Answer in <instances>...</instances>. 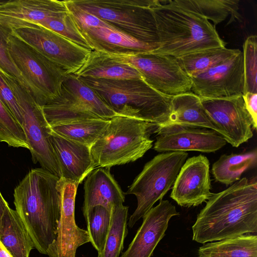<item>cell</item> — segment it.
<instances>
[{
  "label": "cell",
  "instance_id": "cell-1",
  "mask_svg": "<svg viewBox=\"0 0 257 257\" xmlns=\"http://www.w3.org/2000/svg\"><path fill=\"white\" fill-rule=\"evenodd\" d=\"M192 226L198 243L219 241L257 231V183L243 177L212 193Z\"/></svg>",
  "mask_w": 257,
  "mask_h": 257
},
{
  "label": "cell",
  "instance_id": "cell-2",
  "mask_svg": "<svg viewBox=\"0 0 257 257\" xmlns=\"http://www.w3.org/2000/svg\"><path fill=\"white\" fill-rule=\"evenodd\" d=\"M60 178L43 168L30 170L14 190L16 211L39 252L55 241L60 216Z\"/></svg>",
  "mask_w": 257,
  "mask_h": 257
},
{
  "label": "cell",
  "instance_id": "cell-3",
  "mask_svg": "<svg viewBox=\"0 0 257 257\" xmlns=\"http://www.w3.org/2000/svg\"><path fill=\"white\" fill-rule=\"evenodd\" d=\"M158 47L153 52L179 57L211 48L225 47L215 26L202 15L181 7L173 1L152 7Z\"/></svg>",
  "mask_w": 257,
  "mask_h": 257
},
{
  "label": "cell",
  "instance_id": "cell-4",
  "mask_svg": "<svg viewBox=\"0 0 257 257\" xmlns=\"http://www.w3.org/2000/svg\"><path fill=\"white\" fill-rule=\"evenodd\" d=\"M78 77L116 115L150 122L157 127L168 123L172 97L158 92L143 79Z\"/></svg>",
  "mask_w": 257,
  "mask_h": 257
},
{
  "label": "cell",
  "instance_id": "cell-5",
  "mask_svg": "<svg viewBox=\"0 0 257 257\" xmlns=\"http://www.w3.org/2000/svg\"><path fill=\"white\" fill-rule=\"evenodd\" d=\"M157 126L146 121L116 115L90 147L97 167L110 168L134 162L153 147L151 134Z\"/></svg>",
  "mask_w": 257,
  "mask_h": 257
},
{
  "label": "cell",
  "instance_id": "cell-6",
  "mask_svg": "<svg viewBox=\"0 0 257 257\" xmlns=\"http://www.w3.org/2000/svg\"><path fill=\"white\" fill-rule=\"evenodd\" d=\"M120 32L158 47V38L152 7L156 0H71Z\"/></svg>",
  "mask_w": 257,
  "mask_h": 257
},
{
  "label": "cell",
  "instance_id": "cell-7",
  "mask_svg": "<svg viewBox=\"0 0 257 257\" xmlns=\"http://www.w3.org/2000/svg\"><path fill=\"white\" fill-rule=\"evenodd\" d=\"M7 45L12 61L36 102L43 106L57 98L67 72L11 33Z\"/></svg>",
  "mask_w": 257,
  "mask_h": 257
},
{
  "label": "cell",
  "instance_id": "cell-8",
  "mask_svg": "<svg viewBox=\"0 0 257 257\" xmlns=\"http://www.w3.org/2000/svg\"><path fill=\"white\" fill-rule=\"evenodd\" d=\"M188 156L185 152L162 153L145 165L126 193L134 195L137 200V208L128 221L129 227H133L172 188Z\"/></svg>",
  "mask_w": 257,
  "mask_h": 257
},
{
  "label": "cell",
  "instance_id": "cell-9",
  "mask_svg": "<svg viewBox=\"0 0 257 257\" xmlns=\"http://www.w3.org/2000/svg\"><path fill=\"white\" fill-rule=\"evenodd\" d=\"M42 109L50 126L87 119L109 120L116 115L73 74L66 76L59 95Z\"/></svg>",
  "mask_w": 257,
  "mask_h": 257
},
{
  "label": "cell",
  "instance_id": "cell-10",
  "mask_svg": "<svg viewBox=\"0 0 257 257\" xmlns=\"http://www.w3.org/2000/svg\"><path fill=\"white\" fill-rule=\"evenodd\" d=\"M5 78L21 108L22 127L25 132L34 163L61 178V173L50 142V126L40 105L13 77L2 70Z\"/></svg>",
  "mask_w": 257,
  "mask_h": 257
},
{
  "label": "cell",
  "instance_id": "cell-11",
  "mask_svg": "<svg viewBox=\"0 0 257 257\" xmlns=\"http://www.w3.org/2000/svg\"><path fill=\"white\" fill-rule=\"evenodd\" d=\"M110 55L136 69L149 85L163 95L173 97L191 92V79L176 57L153 51Z\"/></svg>",
  "mask_w": 257,
  "mask_h": 257
},
{
  "label": "cell",
  "instance_id": "cell-12",
  "mask_svg": "<svg viewBox=\"0 0 257 257\" xmlns=\"http://www.w3.org/2000/svg\"><path fill=\"white\" fill-rule=\"evenodd\" d=\"M11 31L13 35L62 67L68 74L77 72L91 51L33 23H22Z\"/></svg>",
  "mask_w": 257,
  "mask_h": 257
},
{
  "label": "cell",
  "instance_id": "cell-13",
  "mask_svg": "<svg viewBox=\"0 0 257 257\" xmlns=\"http://www.w3.org/2000/svg\"><path fill=\"white\" fill-rule=\"evenodd\" d=\"M208 115L220 134L237 148L253 136L252 120L246 109L243 95L227 98H201Z\"/></svg>",
  "mask_w": 257,
  "mask_h": 257
},
{
  "label": "cell",
  "instance_id": "cell-14",
  "mask_svg": "<svg viewBox=\"0 0 257 257\" xmlns=\"http://www.w3.org/2000/svg\"><path fill=\"white\" fill-rule=\"evenodd\" d=\"M191 92L200 98H227L243 94L242 52L191 78Z\"/></svg>",
  "mask_w": 257,
  "mask_h": 257
},
{
  "label": "cell",
  "instance_id": "cell-15",
  "mask_svg": "<svg viewBox=\"0 0 257 257\" xmlns=\"http://www.w3.org/2000/svg\"><path fill=\"white\" fill-rule=\"evenodd\" d=\"M156 141L153 149L162 153L197 151L214 153L226 142L216 132L204 127L169 123L155 130Z\"/></svg>",
  "mask_w": 257,
  "mask_h": 257
},
{
  "label": "cell",
  "instance_id": "cell-16",
  "mask_svg": "<svg viewBox=\"0 0 257 257\" xmlns=\"http://www.w3.org/2000/svg\"><path fill=\"white\" fill-rule=\"evenodd\" d=\"M79 184L60 178V216L56 239L47 251L49 257H76L77 249L90 242L87 230L79 227L75 218V202Z\"/></svg>",
  "mask_w": 257,
  "mask_h": 257
},
{
  "label": "cell",
  "instance_id": "cell-17",
  "mask_svg": "<svg viewBox=\"0 0 257 257\" xmlns=\"http://www.w3.org/2000/svg\"><path fill=\"white\" fill-rule=\"evenodd\" d=\"M210 163L203 155L187 159L172 188L170 197L183 207L197 206L209 198L212 193Z\"/></svg>",
  "mask_w": 257,
  "mask_h": 257
},
{
  "label": "cell",
  "instance_id": "cell-18",
  "mask_svg": "<svg viewBox=\"0 0 257 257\" xmlns=\"http://www.w3.org/2000/svg\"><path fill=\"white\" fill-rule=\"evenodd\" d=\"M180 215L168 200H161L143 217V222L127 249L121 257H151L163 238L170 219Z\"/></svg>",
  "mask_w": 257,
  "mask_h": 257
},
{
  "label": "cell",
  "instance_id": "cell-19",
  "mask_svg": "<svg viewBox=\"0 0 257 257\" xmlns=\"http://www.w3.org/2000/svg\"><path fill=\"white\" fill-rule=\"evenodd\" d=\"M50 139L61 178L80 184L96 168L89 147L51 132Z\"/></svg>",
  "mask_w": 257,
  "mask_h": 257
},
{
  "label": "cell",
  "instance_id": "cell-20",
  "mask_svg": "<svg viewBox=\"0 0 257 257\" xmlns=\"http://www.w3.org/2000/svg\"><path fill=\"white\" fill-rule=\"evenodd\" d=\"M67 12L64 1H6L0 5V25L11 31L22 23L38 24Z\"/></svg>",
  "mask_w": 257,
  "mask_h": 257
},
{
  "label": "cell",
  "instance_id": "cell-21",
  "mask_svg": "<svg viewBox=\"0 0 257 257\" xmlns=\"http://www.w3.org/2000/svg\"><path fill=\"white\" fill-rule=\"evenodd\" d=\"M84 184V217L93 207L101 206L109 212L123 204L124 194L110 172V168L97 167L85 178Z\"/></svg>",
  "mask_w": 257,
  "mask_h": 257
},
{
  "label": "cell",
  "instance_id": "cell-22",
  "mask_svg": "<svg viewBox=\"0 0 257 257\" xmlns=\"http://www.w3.org/2000/svg\"><path fill=\"white\" fill-rule=\"evenodd\" d=\"M92 50L110 54H130L153 51V46L120 32L110 25L78 29Z\"/></svg>",
  "mask_w": 257,
  "mask_h": 257
},
{
  "label": "cell",
  "instance_id": "cell-23",
  "mask_svg": "<svg viewBox=\"0 0 257 257\" xmlns=\"http://www.w3.org/2000/svg\"><path fill=\"white\" fill-rule=\"evenodd\" d=\"M74 75L108 79H143L134 67L107 53L96 50L90 52L84 64Z\"/></svg>",
  "mask_w": 257,
  "mask_h": 257
},
{
  "label": "cell",
  "instance_id": "cell-24",
  "mask_svg": "<svg viewBox=\"0 0 257 257\" xmlns=\"http://www.w3.org/2000/svg\"><path fill=\"white\" fill-rule=\"evenodd\" d=\"M169 123L204 127L218 133L217 128L206 113L201 98L192 92L172 97L168 124Z\"/></svg>",
  "mask_w": 257,
  "mask_h": 257
},
{
  "label": "cell",
  "instance_id": "cell-25",
  "mask_svg": "<svg viewBox=\"0 0 257 257\" xmlns=\"http://www.w3.org/2000/svg\"><path fill=\"white\" fill-rule=\"evenodd\" d=\"M0 240L13 257H29L33 240L16 210L8 206L2 222Z\"/></svg>",
  "mask_w": 257,
  "mask_h": 257
},
{
  "label": "cell",
  "instance_id": "cell-26",
  "mask_svg": "<svg viewBox=\"0 0 257 257\" xmlns=\"http://www.w3.org/2000/svg\"><path fill=\"white\" fill-rule=\"evenodd\" d=\"M198 257H257V236L243 234L204 244Z\"/></svg>",
  "mask_w": 257,
  "mask_h": 257
},
{
  "label": "cell",
  "instance_id": "cell-27",
  "mask_svg": "<svg viewBox=\"0 0 257 257\" xmlns=\"http://www.w3.org/2000/svg\"><path fill=\"white\" fill-rule=\"evenodd\" d=\"M257 164L256 149L243 154H223L212 165L214 179L228 186L240 179L242 173Z\"/></svg>",
  "mask_w": 257,
  "mask_h": 257
},
{
  "label": "cell",
  "instance_id": "cell-28",
  "mask_svg": "<svg viewBox=\"0 0 257 257\" xmlns=\"http://www.w3.org/2000/svg\"><path fill=\"white\" fill-rule=\"evenodd\" d=\"M173 2L184 8L196 12L213 22L214 26L230 16V22L240 20L238 0H175Z\"/></svg>",
  "mask_w": 257,
  "mask_h": 257
},
{
  "label": "cell",
  "instance_id": "cell-29",
  "mask_svg": "<svg viewBox=\"0 0 257 257\" xmlns=\"http://www.w3.org/2000/svg\"><path fill=\"white\" fill-rule=\"evenodd\" d=\"M238 49L211 48L177 57L184 71L190 77L198 75L238 53Z\"/></svg>",
  "mask_w": 257,
  "mask_h": 257
},
{
  "label": "cell",
  "instance_id": "cell-30",
  "mask_svg": "<svg viewBox=\"0 0 257 257\" xmlns=\"http://www.w3.org/2000/svg\"><path fill=\"white\" fill-rule=\"evenodd\" d=\"M109 120L87 119L50 126L51 132L61 137L90 148L99 138Z\"/></svg>",
  "mask_w": 257,
  "mask_h": 257
},
{
  "label": "cell",
  "instance_id": "cell-31",
  "mask_svg": "<svg viewBox=\"0 0 257 257\" xmlns=\"http://www.w3.org/2000/svg\"><path fill=\"white\" fill-rule=\"evenodd\" d=\"M128 207L123 204L113 208L108 232L102 250L97 257H119L127 234Z\"/></svg>",
  "mask_w": 257,
  "mask_h": 257
},
{
  "label": "cell",
  "instance_id": "cell-32",
  "mask_svg": "<svg viewBox=\"0 0 257 257\" xmlns=\"http://www.w3.org/2000/svg\"><path fill=\"white\" fill-rule=\"evenodd\" d=\"M84 218L90 242L99 253L104 246L110 223L111 212L102 206H97L91 209Z\"/></svg>",
  "mask_w": 257,
  "mask_h": 257
},
{
  "label": "cell",
  "instance_id": "cell-33",
  "mask_svg": "<svg viewBox=\"0 0 257 257\" xmlns=\"http://www.w3.org/2000/svg\"><path fill=\"white\" fill-rule=\"evenodd\" d=\"M37 24L61 35L84 48L92 51L68 11L56 17L48 18Z\"/></svg>",
  "mask_w": 257,
  "mask_h": 257
},
{
  "label": "cell",
  "instance_id": "cell-34",
  "mask_svg": "<svg viewBox=\"0 0 257 257\" xmlns=\"http://www.w3.org/2000/svg\"><path fill=\"white\" fill-rule=\"evenodd\" d=\"M243 61L244 77L243 94L257 93V38L248 36L243 46Z\"/></svg>",
  "mask_w": 257,
  "mask_h": 257
},
{
  "label": "cell",
  "instance_id": "cell-35",
  "mask_svg": "<svg viewBox=\"0 0 257 257\" xmlns=\"http://www.w3.org/2000/svg\"><path fill=\"white\" fill-rule=\"evenodd\" d=\"M11 33L10 31L0 25V69L17 79L27 90L21 72L14 64L9 55L7 40Z\"/></svg>",
  "mask_w": 257,
  "mask_h": 257
},
{
  "label": "cell",
  "instance_id": "cell-36",
  "mask_svg": "<svg viewBox=\"0 0 257 257\" xmlns=\"http://www.w3.org/2000/svg\"><path fill=\"white\" fill-rule=\"evenodd\" d=\"M22 131L21 124L0 100V141L10 142Z\"/></svg>",
  "mask_w": 257,
  "mask_h": 257
},
{
  "label": "cell",
  "instance_id": "cell-37",
  "mask_svg": "<svg viewBox=\"0 0 257 257\" xmlns=\"http://www.w3.org/2000/svg\"><path fill=\"white\" fill-rule=\"evenodd\" d=\"M0 100L22 126L23 116L21 108L14 93L8 85L1 69H0Z\"/></svg>",
  "mask_w": 257,
  "mask_h": 257
},
{
  "label": "cell",
  "instance_id": "cell-38",
  "mask_svg": "<svg viewBox=\"0 0 257 257\" xmlns=\"http://www.w3.org/2000/svg\"><path fill=\"white\" fill-rule=\"evenodd\" d=\"M245 106L252 120V128H257V93H246L243 95Z\"/></svg>",
  "mask_w": 257,
  "mask_h": 257
},
{
  "label": "cell",
  "instance_id": "cell-39",
  "mask_svg": "<svg viewBox=\"0 0 257 257\" xmlns=\"http://www.w3.org/2000/svg\"><path fill=\"white\" fill-rule=\"evenodd\" d=\"M9 206L8 203L3 197L0 192V235L2 231V218L7 207Z\"/></svg>",
  "mask_w": 257,
  "mask_h": 257
},
{
  "label": "cell",
  "instance_id": "cell-40",
  "mask_svg": "<svg viewBox=\"0 0 257 257\" xmlns=\"http://www.w3.org/2000/svg\"><path fill=\"white\" fill-rule=\"evenodd\" d=\"M0 257H13L0 240Z\"/></svg>",
  "mask_w": 257,
  "mask_h": 257
},
{
  "label": "cell",
  "instance_id": "cell-41",
  "mask_svg": "<svg viewBox=\"0 0 257 257\" xmlns=\"http://www.w3.org/2000/svg\"><path fill=\"white\" fill-rule=\"evenodd\" d=\"M6 1L4 0H0V5L3 4V3H5Z\"/></svg>",
  "mask_w": 257,
  "mask_h": 257
}]
</instances>
